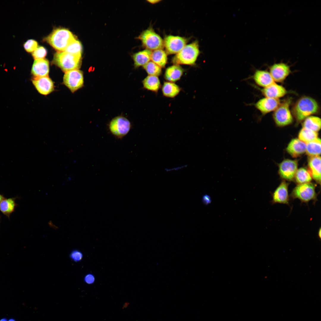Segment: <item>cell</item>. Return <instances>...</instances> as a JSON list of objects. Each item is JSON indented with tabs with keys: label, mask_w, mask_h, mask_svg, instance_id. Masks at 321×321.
Listing matches in <instances>:
<instances>
[{
	"label": "cell",
	"mask_w": 321,
	"mask_h": 321,
	"mask_svg": "<svg viewBox=\"0 0 321 321\" xmlns=\"http://www.w3.org/2000/svg\"><path fill=\"white\" fill-rule=\"evenodd\" d=\"M130 121L122 116L117 117L110 121L108 125L110 133L115 137L121 139L126 136L131 128Z\"/></svg>",
	"instance_id": "8992f818"
},
{
	"label": "cell",
	"mask_w": 321,
	"mask_h": 321,
	"mask_svg": "<svg viewBox=\"0 0 321 321\" xmlns=\"http://www.w3.org/2000/svg\"><path fill=\"white\" fill-rule=\"evenodd\" d=\"M319 106L317 102L312 97L305 96L295 103L292 109V114L297 122H300L318 112Z\"/></svg>",
	"instance_id": "6da1fadb"
},
{
	"label": "cell",
	"mask_w": 321,
	"mask_h": 321,
	"mask_svg": "<svg viewBox=\"0 0 321 321\" xmlns=\"http://www.w3.org/2000/svg\"><path fill=\"white\" fill-rule=\"evenodd\" d=\"M53 62L64 72L78 69L81 65V56L66 52L59 51L54 55Z\"/></svg>",
	"instance_id": "277c9868"
},
{
	"label": "cell",
	"mask_w": 321,
	"mask_h": 321,
	"mask_svg": "<svg viewBox=\"0 0 321 321\" xmlns=\"http://www.w3.org/2000/svg\"><path fill=\"white\" fill-rule=\"evenodd\" d=\"M183 72V69L180 65L174 64L167 68L164 77L167 81L173 82L180 79Z\"/></svg>",
	"instance_id": "7402d4cb"
},
{
	"label": "cell",
	"mask_w": 321,
	"mask_h": 321,
	"mask_svg": "<svg viewBox=\"0 0 321 321\" xmlns=\"http://www.w3.org/2000/svg\"><path fill=\"white\" fill-rule=\"evenodd\" d=\"M84 281L86 283L91 284L94 282L95 278L92 274H88L85 276L84 278Z\"/></svg>",
	"instance_id": "d590c367"
},
{
	"label": "cell",
	"mask_w": 321,
	"mask_h": 321,
	"mask_svg": "<svg viewBox=\"0 0 321 321\" xmlns=\"http://www.w3.org/2000/svg\"><path fill=\"white\" fill-rule=\"evenodd\" d=\"M187 166V165H185L170 168H166L165 169V170L167 172L178 171L186 168Z\"/></svg>",
	"instance_id": "74e56055"
},
{
	"label": "cell",
	"mask_w": 321,
	"mask_h": 321,
	"mask_svg": "<svg viewBox=\"0 0 321 321\" xmlns=\"http://www.w3.org/2000/svg\"><path fill=\"white\" fill-rule=\"evenodd\" d=\"M294 178L298 184L310 182L312 179L309 171L303 168L298 169Z\"/></svg>",
	"instance_id": "f1b7e54d"
},
{
	"label": "cell",
	"mask_w": 321,
	"mask_h": 321,
	"mask_svg": "<svg viewBox=\"0 0 321 321\" xmlns=\"http://www.w3.org/2000/svg\"><path fill=\"white\" fill-rule=\"evenodd\" d=\"M32 81L37 90L42 95H48L54 90V83L48 76L33 78Z\"/></svg>",
	"instance_id": "4fadbf2b"
},
{
	"label": "cell",
	"mask_w": 321,
	"mask_h": 321,
	"mask_svg": "<svg viewBox=\"0 0 321 321\" xmlns=\"http://www.w3.org/2000/svg\"><path fill=\"white\" fill-rule=\"evenodd\" d=\"M152 53L151 51L147 49L135 54L133 58L135 67L143 66L150 61Z\"/></svg>",
	"instance_id": "603a6c76"
},
{
	"label": "cell",
	"mask_w": 321,
	"mask_h": 321,
	"mask_svg": "<svg viewBox=\"0 0 321 321\" xmlns=\"http://www.w3.org/2000/svg\"><path fill=\"white\" fill-rule=\"evenodd\" d=\"M37 43L35 40L30 39L27 40L23 44L25 50L28 52H31L34 51L37 47Z\"/></svg>",
	"instance_id": "836d02e7"
},
{
	"label": "cell",
	"mask_w": 321,
	"mask_h": 321,
	"mask_svg": "<svg viewBox=\"0 0 321 321\" xmlns=\"http://www.w3.org/2000/svg\"><path fill=\"white\" fill-rule=\"evenodd\" d=\"M0 321H7V319L5 318H4L0 320Z\"/></svg>",
	"instance_id": "b9f144b4"
},
{
	"label": "cell",
	"mask_w": 321,
	"mask_h": 321,
	"mask_svg": "<svg viewBox=\"0 0 321 321\" xmlns=\"http://www.w3.org/2000/svg\"><path fill=\"white\" fill-rule=\"evenodd\" d=\"M308 166L312 177L317 182H321V157L320 156L310 157Z\"/></svg>",
	"instance_id": "ffe728a7"
},
{
	"label": "cell",
	"mask_w": 321,
	"mask_h": 321,
	"mask_svg": "<svg viewBox=\"0 0 321 321\" xmlns=\"http://www.w3.org/2000/svg\"><path fill=\"white\" fill-rule=\"evenodd\" d=\"M16 198H5L0 202V211L9 219L18 205L15 202Z\"/></svg>",
	"instance_id": "44dd1931"
},
{
	"label": "cell",
	"mask_w": 321,
	"mask_h": 321,
	"mask_svg": "<svg viewBox=\"0 0 321 321\" xmlns=\"http://www.w3.org/2000/svg\"><path fill=\"white\" fill-rule=\"evenodd\" d=\"M70 257L74 262L80 261L82 259L83 255L81 251L78 250H74L70 253Z\"/></svg>",
	"instance_id": "e575fe53"
},
{
	"label": "cell",
	"mask_w": 321,
	"mask_h": 321,
	"mask_svg": "<svg viewBox=\"0 0 321 321\" xmlns=\"http://www.w3.org/2000/svg\"><path fill=\"white\" fill-rule=\"evenodd\" d=\"M75 39L68 30L64 28L54 29L45 38V40L55 49L64 51L67 46Z\"/></svg>",
	"instance_id": "7a4b0ae2"
},
{
	"label": "cell",
	"mask_w": 321,
	"mask_h": 321,
	"mask_svg": "<svg viewBox=\"0 0 321 321\" xmlns=\"http://www.w3.org/2000/svg\"><path fill=\"white\" fill-rule=\"evenodd\" d=\"M151 60L161 68L164 67L167 62L166 54L162 49L154 50L152 52Z\"/></svg>",
	"instance_id": "484cf974"
},
{
	"label": "cell",
	"mask_w": 321,
	"mask_h": 321,
	"mask_svg": "<svg viewBox=\"0 0 321 321\" xmlns=\"http://www.w3.org/2000/svg\"><path fill=\"white\" fill-rule=\"evenodd\" d=\"M143 67L149 75L158 76L161 73V67L152 61L143 66Z\"/></svg>",
	"instance_id": "1f68e13d"
},
{
	"label": "cell",
	"mask_w": 321,
	"mask_h": 321,
	"mask_svg": "<svg viewBox=\"0 0 321 321\" xmlns=\"http://www.w3.org/2000/svg\"><path fill=\"white\" fill-rule=\"evenodd\" d=\"M49 64L45 59H36L34 61L31 69V73L34 78L48 76Z\"/></svg>",
	"instance_id": "9a60e30c"
},
{
	"label": "cell",
	"mask_w": 321,
	"mask_h": 321,
	"mask_svg": "<svg viewBox=\"0 0 321 321\" xmlns=\"http://www.w3.org/2000/svg\"><path fill=\"white\" fill-rule=\"evenodd\" d=\"M288 185L285 181L281 182L273 194L272 201L274 203L289 204Z\"/></svg>",
	"instance_id": "e0dca14e"
},
{
	"label": "cell",
	"mask_w": 321,
	"mask_h": 321,
	"mask_svg": "<svg viewBox=\"0 0 321 321\" xmlns=\"http://www.w3.org/2000/svg\"><path fill=\"white\" fill-rule=\"evenodd\" d=\"M303 128L317 132L321 128V119L317 116H311L304 120Z\"/></svg>",
	"instance_id": "d4e9b609"
},
{
	"label": "cell",
	"mask_w": 321,
	"mask_h": 321,
	"mask_svg": "<svg viewBox=\"0 0 321 321\" xmlns=\"http://www.w3.org/2000/svg\"><path fill=\"white\" fill-rule=\"evenodd\" d=\"M143 45L147 49L155 50L162 49L164 45L163 41L161 37L150 28L143 31L139 37Z\"/></svg>",
	"instance_id": "52a82bcc"
},
{
	"label": "cell",
	"mask_w": 321,
	"mask_h": 321,
	"mask_svg": "<svg viewBox=\"0 0 321 321\" xmlns=\"http://www.w3.org/2000/svg\"><path fill=\"white\" fill-rule=\"evenodd\" d=\"M180 90L179 86L174 83L170 82H165L162 88L163 95L169 97H175L178 94Z\"/></svg>",
	"instance_id": "4316f807"
},
{
	"label": "cell",
	"mask_w": 321,
	"mask_h": 321,
	"mask_svg": "<svg viewBox=\"0 0 321 321\" xmlns=\"http://www.w3.org/2000/svg\"><path fill=\"white\" fill-rule=\"evenodd\" d=\"M280 103L279 99L265 97L259 100L254 105L262 114H265L274 111Z\"/></svg>",
	"instance_id": "5bb4252c"
},
{
	"label": "cell",
	"mask_w": 321,
	"mask_h": 321,
	"mask_svg": "<svg viewBox=\"0 0 321 321\" xmlns=\"http://www.w3.org/2000/svg\"><path fill=\"white\" fill-rule=\"evenodd\" d=\"M8 321H16L14 319L11 318V319H10Z\"/></svg>",
	"instance_id": "7bdbcfd3"
},
{
	"label": "cell",
	"mask_w": 321,
	"mask_h": 321,
	"mask_svg": "<svg viewBox=\"0 0 321 321\" xmlns=\"http://www.w3.org/2000/svg\"><path fill=\"white\" fill-rule=\"evenodd\" d=\"M187 42L184 37L169 35L165 37L163 45L168 54H177L186 45Z\"/></svg>",
	"instance_id": "30bf717a"
},
{
	"label": "cell",
	"mask_w": 321,
	"mask_h": 321,
	"mask_svg": "<svg viewBox=\"0 0 321 321\" xmlns=\"http://www.w3.org/2000/svg\"><path fill=\"white\" fill-rule=\"evenodd\" d=\"M84 82L83 74L81 71L75 69L65 72L63 83L72 93L81 88Z\"/></svg>",
	"instance_id": "9c48e42d"
},
{
	"label": "cell",
	"mask_w": 321,
	"mask_h": 321,
	"mask_svg": "<svg viewBox=\"0 0 321 321\" xmlns=\"http://www.w3.org/2000/svg\"><path fill=\"white\" fill-rule=\"evenodd\" d=\"M4 198L3 195L0 194V202Z\"/></svg>",
	"instance_id": "ab89813d"
},
{
	"label": "cell",
	"mask_w": 321,
	"mask_h": 321,
	"mask_svg": "<svg viewBox=\"0 0 321 321\" xmlns=\"http://www.w3.org/2000/svg\"><path fill=\"white\" fill-rule=\"evenodd\" d=\"M321 139L317 138L306 144V152L310 157L319 156L321 154Z\"/></svg>",
	"instance_id": "cb8c5ba5"
},
{
	"label": "cell",
	"mask_w": 321,
	"mask_h": 321,
	"mask_svg": "<svg viewBox=\"0 0 321 321\" xmlns=\"http://www.w3.org/2000/svg\"><path fill=\"white\" fill-rule=\"evenodd\" d=\"M269 72L275 82H282L291 72L289 66L284 62L274 64L269 68Z\"/></svg>",
	"instance_id": "7c38bea8"
},
{
	"label": "cell",
	"mask_w": 321,
	"mask_h": 321,
	"mask_svg": "<svg viewBox=\"0 0 321 321\" xmlns=\"http://www.w3.org/2000/svg\"><path fill=\"white\" fill-rule=\"evenodd\" d=\"M298 162L295 160L286 159L283 160L279 165V173L283 179L292 180L298 170Z\"/></svg>",
	"instance_id": "8fae6325"
},
{
	"label": "cell",
	"mask_w": 321,
	"mask_h": 321,
	"mask_svg": "<svg viewBox=\"0 0 321 321\" xmlns=\"http://www.w3.org/2000/svg\"><path fill=\"white\" fill-rule=\"evenodd\" d=\"M321 229L320 228V229H319V230L318 232V236H319V238H321Z\"/></svg>",
	"instance_id": "60d3db41"
},
{
	"label": "cell",
	"mask_w": 321,
	"mask_h": 321,
	"mask_svg": "<svg viewBox=\"0 0 321 321\" xmlns=\"http://www.w3.org/2000/svg\"><path fill=\"white\" fill-rule=\"evenodd\" d=\"M253 78L258 86L264 88L275 82L269 72L266 70H257L255 71Z\"/></svg>",
	"instance_id": "ac0fdd59"
},
{
	"label": "cell",
	"mask_w": 321,
	"mask_h": 321,
	"mask_svg": "<svg viewBox=\"0 0 321 321\" xmlns=\"http://www.w3.org/2000/svg\"></svg>",
	"instance_id": "ee69618b"
},
{
	"label": "cell",
	"mask_w": 321,
	"mask_h": 321,
	"mask_svg": "<svg viewBox=\"0 0 321 321\" xmlns=\"http://www.w3.org/2000/svg\"><path fill=\"white\" fill-rule=\"evenodd\" d=\"M318 135L317 132L303 128L299 133L298 137L299 140L306 144L318 138Z\"/></svg>",
	"instance_id": "f546056e"
},
{
	"label": "cell",
	"mask_w": 321,
	"mask_h": 321,
	"mask_svg": "<svg viewBox=\"0 0 321 321\" xmlns=\"http://www.w3.org/2000/svg\"><path fill=\"white\" fill-rule=\"evenodd\" d=\"M262 93L265 97L279 99L284 96L287 91L283 86L274 82L261 89Z\"/></svg>",
	"instance_id": "2e32d148"
},
{
	"label": "cell",
	"mask_w": 321,
	"mask_h": 321,
	"mask_svg": "<svg viewBox=\"0 0 321 321\" xmlns=\"http://www.w3.org/2000/svg\"><path fill=\"white\" fill-rule=\"evenodd\" d=\"M147 1H148L149 2L151 3H152V4H155V3H158V2H160V1H161V0H147Z\"/></svg>",
	"instance_id": "f35d334b"
},
{
	"label": "cell",
	"mask_w": 321,
	"mask_h": 321,
	"mask_svg": "<svg viewBox=\"0 0 321 321\" xmlns=\"http://www.w3.org/2000/svg\"><path fill=\"white\" fill-rule=\"evenodd\" d=\"M47 53L46 50L43 46H39L33 51L32 56L35 59H43Z\"/></svg>",
	"instance_id": "d6a6232c"
},
{
	"label": "cell",
	"mask_w": 321,
	"mask_h": 321,
	"mask_svg": "<svg viewBox=\"0 0 321 321\" xmlns=\"http://www.w3.org/2000/svg\"><path fill=\"white\" fill-rule=\"evenodd\" d=\"M143 86L145 89L157 92L160 86V81L158 76L149 75L143 81Z\"/></svg>",
	"instance_id": "83f0119b"
},
{
	"label": "cell",
	"mask_w": 321,
	"mask_h": 321,
	"mask_svg": "<svg viewBox=\"0 0 321 321\" xmlns=\"http://www.w3.org/2000/svg\"><path fill=\"white\" fill-rule=\"evenodd\" d=\"M200 53L199 42L196 40L186 45L174 56L172 62L174 64H194Z\"/></svg>",
	"instance_id": "3957f363"
},
{
	"label": "cell",
	"mask_w": 321,
	"mask_h": 321,
	"mask_svg": "<svg viewBox=\"0 0 321 321\" xmlns=\"http://www.w3.org/2000/svg\"><path fill=\"white\" fill-rule=\"evenodd\" d=\"M64 51L74 55L81 56L82 46L81 43L75 39L67 46Z\"/></svg>",
	"instance_id": "4dcf8cb0"
},
{
	"label": "cell",
	"mask_w": 321,
	"mask_h": 321,
	"mask_svg": "<svg viewBox=\"0 0 321 321\" xmlns=\"http://www.w3.org/2000/svg\"><path fill=\"white\" fill-rule=\"evenodd\" d=\"M291 102L290 98L287 99L281 103L274 111L273 118L276 124L282 127L288 125L293 121L292 114L290 109Z\"/></svg>",
	"instance_id": "5b68a950"
},
{
	"label": "cell",
	"mask_w": 321,
	"mask_h": 321,
	"mask_svg": "<svg viewBox=\"0 0 321 321\" xmlns=\"http://www.w3.org/2000/svg\"><path fill=\"white\" fill-rule=\"evenodd\" d=\"M291 196L304 202L314 200L316 197L315 186L310 182L298 184L292 191Z\"/></svg>",
	"instance_id": "ba28073f"
},
{
	"label": "cell",
	"mask_w": 321,
	"mask_h": 321,
	"mask_svg": "<svg viewBox=\"0 0 321 321\" xmlns=\"http://www.w3.org/2000/svg\"><path fill=\"white\" fill-rule=\"evenodd\" d=\"M306 144L298 139H292L286 148L287 152L292 157L296 158L306 152Z\"/></svg>",
	"instance_id": "d6986e66"
},
{
	"label": "cell",
	"mask_w": 321,
	"mask_h": 321,
	"mask_svg": "<svg viewBox=\"0 0 321 321\" xmlns=\"http://www.w3.org/2000/svg\"><path fill=\"white\" fill-rule=\"evenodd\" d=\"M202 200L203 203L205 205L209 204L211 202L210 197L207 194H205L202 196Z\"/></svg>",
	"instance_id": "8d00e7d4"
}]
</instances>
